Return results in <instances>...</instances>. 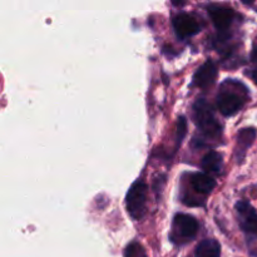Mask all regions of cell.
Returning a JSON list of instances; mask_svg holds the SVG:
<instances>
[{"instance_id": "6da1fadb", "label": "cell", "mask_w": 257, "mask_h": 257, "mask_svg": "<svg viewBox=\"0 0 257 257\" xmlns=\"http://www.w3.org/2000/svg\"><path fill=\"white\" fill-rule=\"evenodd\" d=\"M250 99L247 87L237 79H226L218 89L216 104L221 114L232 117L237 114Z\"/></svg>"}, {"instance_id": "7a4b0ae2", "label": "cell", "mask_w": 257, "mask_h": 257, "mask_svg": "<svg viewBox=\"0 0 257 257\" xmlns=\"http://www.w3.org/2000/svg\"><path fill=\"white\" fill-rule=\"evenodd\" d=\"M193 120L198 131L207 138H220L222 136V125L216 118L213 107L205 99L200 98L193 103Z\"/></svg>"}, {"instance_id": "3957f363", "label": "cell", "mask_w": 257, "mask_h": 257, "mask_svg": "<svg viewBox=\"0 0 257 257\" xmlns=\"http://www.w3.org/2000/svg\"><path fill=\"white\" fill-rule=\"evenodd\" d=\"M198 230L200 223L197 218L187 213H177L172 220L170 240L177 246L185 245L197 236Z\"/></svg>"}, {"instance_id": "277c9868", "label": "cell", "mask_w": 257, "mask_h": 257, "mask_svg": "<svg viewBox=\"0 0 257 257\" xmlns=\"http://www.w3.org/2000/svg\"><path fill=\"white\" fill-rule=\"evenodd\" d=\"M238 225L246 235L247 246H255L257 243V211L247 201H237L235 205Z\"/></svg>"}, {"instance_id": "5b68a950", "label": "cell", "mask_w": 257, "mask_h": 257, "mask_svg": "<svg viewBox=\"0 0 257 257\" xmlns=\"http://www.w3.org/2000/svg\"><path fill=\"white\" fill-rule=\"evenodd\" d=\"M147 195L148 185L141 178L135 181L128 190L127 196H125V208L128 211V215L133 220H140L145 215L146 206H147Z\"/></svg>"}, {"instance_id": "8992f818", "label": "cell", "mask_w": 257, "mask_h": 257, "mask_svg": "<svg viewBox=\"0 0 257 257\" xmlns=\"http://www.w3.org/2000/svg\"><path fill=\"white\" fill-rule=\"evenodd\" d=\"M207 13L212 20L213 25L220 34L227 33L236 18V12L230 7L221 4L207 5Z\"/></svg>"}, {"instance_id": "52a82bcc", "label": "cell", "mask_w": 257, "mask_h": 257, "mask_svg": "<svg viewBox=\"0 0 257 257\" xmlns=\"http://www.w3.org/2000/svg\"><path fill=\"white\" fill-rule=\"evenodd\" d=\"M172 27L180 39L193 37L201 30V24L198 20L188 13H178L177 15H175L172 19Z\"/></svg>"}, {"instance_id": "ba28073f", "label": "cell", "mask_w": 257, "mask_h": 257, "mask_svg": "<svg viewBox=\"0 0 257 257\" xmlns=\"http://www.w3.org/2000/svg\"><path fill=\"white\" fill-rule=\"evenodd\" d=\"M217 75L218 68L216 63L211 59L206 60L201 67H198V69L193 74L192 87L206 89L215 83V80L217 79Z\"/></svg>"}, {"instance_id": "9c48e42d", "label": "cell", "mask_w": 257, "mask_h": 257, "mask_svg": "<svg viewBox=\"0 0 257 257\" xmlns=\"http://www.w3.org/2000/svg\"><path fill=\"white\" fill-rule=\"evenodd\" d=\"M257 131L252 127L242 128V130L238 131L237 137H236V147H235V157L237 163L243 162L246 157V153L250 150L251 146L253 145L256 140Z\"/></svg>"}, {"instance_id": "30bf717a", "label": "cell", "mask_w": 257, "mask_h": 257, "mask_svg": "<svg viewBox=\"0 0 257 257\" xmlns=\"http://www.w3.org/2000/svg\"><path fill=\"white\" fill-rule=\"evenodd\" d=\"M190 183L193 190L201 195H210L216 187L215 178L205 172L192 173L190 176Z\"/></svg>"}, {"instance_id": "8fae6325", "label": "cell", "mask_w": 257, "mask_h": 257, "mask_svg": "<svg viewBox=\"0 0 257 257\" xmlns=\"http://www.w3.org/2000/svg\"><path fill=\"white\" fill-rule=\"evenodd\" d=\"M201 167L203 172L210 176L220 175L223 167V156L216 151H210L203 156L201 161Z\"/></svg>"}, {"instance_id": "7c38bea8", "label": "cell", "mask_w": 257, "mask_h": 257, "mask_svg": "<svg viewBox=\"0 0 257 257\" xmlns=\"http://www.w3.org/2000/svg\"><path fill=\"white\" fill-rule=\"evenodd\" d=\"M195 257H221V245L215 238H205L195 248Z\"/></svg>"}, {"instance_id": "4fadbf2b", "label": "cell", "mask_w": 257, "mask_h": 257, "mask_svg": "<svg viewBox=\"0 0 257 257\" xmlns=\"http://www.w3.org/2000/svg\"><path fill=\"white\" fill-rule=\"evenodd\" d=\"M123 257H148V255L142 243H140L138 241H132L125 246Z\"/></svg>"}, {"instance_id": "5bb4252c", "label": "cell", "mask_w": 257, "mask_h": 257, "mask_svg": "<svg viewBox=\"0 0 257 257\" xmlns=\"http://www.w3.org/2000/svg\"><path fill=\"white\" fill-rule=\"evenodd\" d=\"M187 133V119L185 115H181L177 120V128H176V150H178L180 145H182V141Z\"/></svg>"}, {"instance_id": "9a60e30c", "label": "cell", "mask_w": 257, "mask_h": 257, "mask_svg": "<svg viewBox=\"0 0 257 257\" xmlns=\"http://www.w3.org/2000/svg\"><path fill=\"white\" fill-rule=\"evenodd\" d=\"M251 62L255 63L257 67V37L255 38V40H253L252 50H251Z\"/></svg>"}, {"instance_id": "2e32d148", "label": "cell", "mask_w": 257, "mask_h": 257, "mask_svg": "<svg viewBox=\"0 0 257 257\" xmlns=\"http://www.w3.org/2000/svg\"><path fill=\"white\" fill-rule=\"evenodd\" d=\"M247 75L257 84V67L253 68V69H251L250 72H247Z\"/></svg>"}]
</instances>
